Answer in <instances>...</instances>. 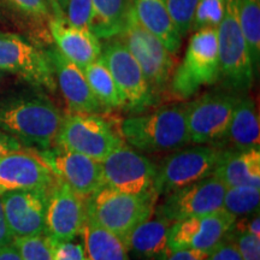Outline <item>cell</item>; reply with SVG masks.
<instances>
[{
  "label": "cell",
  "mask_w": 260,
  "mask_h": 260,
  "mask_svg": "<svg viewBox=\"0 0 260 260\" xmlns=\"http://www.w3.org/2000/svg\"><path fill=\"white\" fill-rule=\"evenodd\" d=\"M51 188L19 189L0 195L6 224L14 239L46 234V211Z\"/></svg>",
  "instance_id": "9a60e30c"
},
{
  "label": "cell",
  "mask_w": 260,
  "mask_h": 260,
  "mask_svg": "<svg viewBox=\"0 0 260 260\" xmlns=\"http://www.w3.org/2000/svg\"><path fill=\"white\" fill-rule=\"evenodd\" d=\"M52 243H53V260H88L83 245L74 242L73 240L70 241L52 240Z\"/></svg>",
  "instance_id": "d590c367"
},
{
  "label": "cell",
  "mask_w": 260,
  "mask_h": 260,
  "mask_svg": "<svg viewBox=\"0 0 260 260\" xmlns=\"http://www.w3.org/2000/svg\"><path fill=\"white\" fill-rule=\"evenodd\" d=\"M61 119L59 109L39 90L0 95V130L28 148H51Z\"/></svg>",
  "instance_id": "6da1fadb"
},
{
  "label": "cell",
  "mask_w": 260,
  "mask_h": 260,
  "mask_svg": "<svg viewBox=\"0 0 260 260\" xmlns=\"http://www.w3.org/2000/svg\"><path fill=\"white\" fill-rule=\"evenodd\" d=\"M237 11L256 77L260 65V0H237Z\"/></svg>",
  "instance_id": "83f0119b"
},
{
  "label": "cell",
  "mask_w": 260,
  "mask_h": 260,
  "mask_svg": "<svg viewBox=\"0 0 260 260\" xmlns=\"http://www.w3.org/2000/svg\"><path fill=\"white\" fill-rule=\"evenodd\" d=\"M175 27L184 38L190 31L198 0H162Z\"/></svg>",
  "instance_id": "d6a6232c"
},
{
  "label": "cell",
  "mask_w": 260,
  "mask_h": 260,
  "mask_svg": "<svg viewBox=\"0 0 260 260\" xmlns=\"http://www.w3.org/2000/svg\"><path fill=\"white\" fill-rule=\"evenodd\" d=\"M14 242V237L10 233L8 224H6L4 209H3V201L0 197V247L9 245V243Z\"/></svg>",
  "instance_id": "ab89813d"
},
{
  "label": "cell",
  "mask_w": 260,
  "mask_h": 260,
  "mask_svg": "<svg viewBox=\"0 0 260 260\" xmlns=\"http://www.w3.org/2000/svg\"><path fill=\"white\" fill-rule=\"evenodd\" d=\"M0 260H22L21 254L14 242L0 247Z\"/></svg>",
  "instance_id": "60d3db41"
},
{
  "label": "cell",
  "mask_w": 260,
  "mask_h": 260,
  "mask_svg": "<svg viewBox=\"0 0 260 260\" xmlns=\"http://www.w3.org/2000/svg\"><path fill=\"white\" fill-rule=\"evenodd\" d=\"M45 52L53 69L57 87H59L71 112L100 115L105 111L90 89L83 69L65 58L57 47Z\"/></svg>",
  "instance_id": "d6986e66"
},
{
  "label": "cell",
  "mask_w": 260,
  "mask_h": 260,
  "mask_svg": "<svg viewBox=\"0 0 260 260\" xmlns=\"http://www.w3.org/2000/svg\"><path fill=\"white\" fill-rule=\"evenodd\" d=\"M83 73L98 102L105 110L122 109V98L111 73L102 58L83 68Z\"/></svg>",
  "instance_id": "4316f807"
},
{
  "label": "cell",
  "mask_w": 260,
  "mask_h": 260,
  "mask_svg": "<svg viewBox=\"0 0 260 260\" xmlns=\"http://www.w3.org/2000/svg\"><path fill=\"white\" fill-rule=\"evenodd\" d=\"M132 12L139 24L157 38L170 53L176 54L180 51L183 38L162 0H132Z\"/></svg>",
  "instance_id": "cb8c5ba5"
},
{
  "label": "cell",
  "mask_w": 260,
  "mask_h": 260,
  "mask_svg": "<svg viewBox=\"0 0 260 260\" xmlns=\"http://www.w3.org/2000/svg\"><path fill=\"white\" fill-rule=\"evenodd\" d=\"M86 222V199L57 177L51 188L46 211V235L54 241L79 236Z\"/></svg>",
  "instance_id": "2e32d148"
},
{
  "label": "cell",
  "mask_w": 260,
  "mask_h": 260,
  "mask_svg": "<svg viewBox=\"0 0 260 260\" xmlns=\"http://www.w3.org/2000/svg\"><path fill=\"white\" fill-rule=\"evenodd\" d=\"M260 188L256 187H229L223 199V209L235 218L248 216L259 211Z\"/></svg>",
  "instance_id": "f1b7e54d"
},
{
  "label": "cell",
  "mask_w": 260,
  "mask_h": 260,
  "mask_svg": "<svg viewBox=\"0 0 260 260\" xmlns=\"http://www.w3.org/2000/svg\"><path fill=\"white\" fill-rule=\"evenodd\" d=\"M8 74V73H5V71H2L0 70V86H2V83H3V81H4V79H5V75Z\"/></svg>",
  "instance_id": "7bdbcfd3"
},
{
  "label": "cell",
  "mask_w": 260,
  "mask_h": 260,
  "mask_svg": "<svg viewBox=\"0 0 260 260\" xmlns=\"http://www.w3.org/2000/svg\"><path fill=\"white\" fill-rule=\"evenodd\" d=\"M48 28L60 53L81 69L95 61L102 54L99 38L89 29L73 27L56 17L50 19Z\"/></svg>",
  "instance_id": "ffe728a7"
},
{
  "label": "cell",
  "mask_w": 260,
  "mask_h": 260,
  "mask_svg": "<svg viewBox=\"0 0 260 260\" xmlns=\"http://www.w3.org/2000/svg\"><path fill=\"white\" fill-rule=\"evenodd\" d=\"M93 22L90 30L99 39L118 37L128 21L132 0H92Z\"/></svg>",
  "instance_id": "484cf974"
},
{
  "label": "cell",
  "mask_w": 260,
  "mask_h": 260,
  "mask_svg": "<svg viewBox=\"0 0 260 260\" xmlns=\"http://www.w3.org/2000/svg\"><path fill=\"white\" fill-rule=\"evenodd\" d=\"M111 73L122 98V109L139 113L157 104L141 68L122 40H111L102 47L100 54Z\"/></svg>",
  "instance_id": "52a82bcc"
},
{
  "label": "cell",
  "mask_w": 260,
  "mask_h": 260,
  "mask_svg": "<svg viewBox=\"0 0 260 260\" xmlns=\"http://www.w3.org/2000/svg\"><path fill=\"white\" fill-rule=\"evenodd\" d=\"M57 176L30 148L0 157V195L9 191L52 187Z\"/></svg>",
  "instance_id": "ac0fdd59"
},
{
  "label": "cell",
  "mask_w": 260,
  "mask_h": 260,
  "mask_svg": "<svg viewBox=\"0 0 260 260\" xmlns=\"http://www.w3.org/2000/svg\"><path fill=\"white\" fill-rule=\"evenodd\" d=\"M39 154L57 177L84 199L104 187L102 161L59 146L39 151Z\"/></svg>",
  "instance_id": "e0dca14e"
},
{
  "label": "cell",
  "mask_w": 260,
  "mask_h": 260,
  "mask_svg": "<svg viewBox=\"0 0 260 260\" xmlns=\"http://www.w3.org/2000/svg\"><path fill=\"white\" fill-rule=\"evenodd\" d=\"M123 139L146 153L177 151L189 141L187 103L159 107L146 115L132 116L121 124Z\"/></svg>",
  "instance_id": "7a4b0ae2"
},
{
  "label": "cell",
  "mask_w": 260,
  "mask_h": 260,
  "mask_svg": "<svg viewBox=\"0 0 260 260\" xmlns=\"http://www.w3.org/2000/svg\"><path fill=\"white\" fill-rule=\"evenodd\" d=\"M24 149H28V147H25L21 141L0 130V157L12 153V152L24 151Z\"/></svg>",
  "instance_id": "74e56055"
},
{
  "label": "cell",
  "mask_w": 260,
  "mask_h": 260,
  "mask_svg": "<svg viewBox=\"0 0 260 260\" xmlns=\"http://www.w3.org/2000/svg\"><path fill=\"white\" fill-rule=\"evenodd\" d=\"M217 29L219 81L223 89L245 94L255 80L254 70L237 11V0H225L222 21Z\"/></svg>",
  "instance_id": "277c9868"
},
{
  "label": "cell",
  "mask_w": 260,
  "mask_h": 260,
  "mask_svg": "<svg viewBox=\"0 0 260 260\" xmlns=\"http://www.w3.org/2000/svg\"><path fill=\"white\" fill-rule=\"evenodd\" d=\"M52 17L59 18L73 27L90 30L93 22L92 0H61Z\"/></svg>",
  "instance_id": "f546056e"
},
{
  "label": "cell",
  "mask_w": 260,
  "mask_h": 260,
  "mask_svg": "<svg viewBox=\"0 0 260 260\" xmlns=\"http://www.w3.org/2000/svg\"><path fill=\"white\" fill-rule=\"evenodd\" d=\"M171 225L170 220L155 209L153 214L139 224L123 243L138 260H164L170 253L169 236Z\"/></svg>",
  "instance_id": "44dd1931"
},
{
  "label": "cell",
  "mask_w": 260,
  "mask_h": 260,
  "mask_svg": "<svg viewBox=\"0 0 260 260\" xmlns=\"http://www.w3.org/2000/svg\"><path fill=\"white\" fill-rule=\"evenodd\" d=\"M225 0H198L190 30L217 28L223 18Z\"/></svg>",
  "instance_id": "1f68e13d"
},
{
  "label": "cell",
  "mask_w": 260,
  "mask_h": 260,
  "mask_svg": "<svg viewBox=\"0 0 260 260\" xmlns=\"http://www.w3.org/2000/svg\"><path fill=\"white\" fill-rule=\"evenodd\" d=\"M212 176L229 187L260 188V148L223 151Z\"/></svg>",
  "instance_id": "603a6c76"
},
{
  "label": "cell",
  "mask_w": 260,
  "mask_h": 260,
  "mask_svg": "<svg viewBox=\"0 0 260 260\" xmlns=\"http://www.w3.org/2000/svg\"><path fill=\"white\" fill-rule=\"evenodd\" d=\"M210 253L195 249H176L171 251L164 260H207Z\"/></svg>",
  "instance_id": "f35d334b"
},
{
  "label": "cell",
  "mask_w": 260,
  "mask_h": 260,
  "mask_svg": "<svg viewBox=\"0 0 260 260\" xmlns=\"http://www.w3.org/2000/svg\"><path fill=\"white\" fill-rule=\"evenodd\" d=\"M102 174L104 187L136 195L155 193L157 165L125 142L102 161Z\"/></svg>",
  "instance_id": "7c38bea8"
},
{
  "label": "cell",
  "mask_w": 260,
  "mask_h": 260,
  "mask_svg": "<svg viewBox=\"0 0 260 260\" xmlns=\"http://www.w3.org/2000/svg\"><path fill=\"white\" fill-rule=\"evenodd\" d=\"M22 14L37 18L50 17L51 10L46 0H4Z\"/></svg>",
  "instance_id": "e575fe53"
},
{
  "label": "cell",
  "mask_w": 260,
  "mask_h": 260,
  "mask_svg": "<svg viewBox=\"0 0 260 260\" xmlns=\"http://www.w3.org/2000/svg\"><path fill=\"white\" fill-rule=\"evenodd\" d=\"M0 70L39 89L54 93L57 82L46 52L16 34L0 31Z\"/></svg>",
  "instance_id": "8fae6325"
},
{
  "label": "cell",
  "mask_w": 260,
  "mask_h": 260,
  "mask_svg": "<svg viewBox=\"0 0 260 260\" xmlns=\"http://www.w3.org/2000/svg\"><path fill=\"white\" fill-rule=\"evenodd\" d=\"M207 260H243L239 249L229 237L210 252Z\"/></svg>",
  "instance_id": "8d00e7d4"
},
{
  "label": "cell",
  "mask_w": 260,
  "mask_h": 260,
  "mask_svg": "<svg viewBox=\"0 0 260 260\" xmlns=\"http://www.w3.org/2000/svg\"><path fill=\"white\" fill-rule=\"evenodd\" d=\"M219 81L218 39L216 28H205L194 31L188 44L186 54L174 70L170 88L182 99H188L203 87Z\"/></svg>",
  "instance_id": "5b68a950"
},
{
  "label": "cell",
  "mask_w": 260,
  "mask_h": 260,
  "mask_svg": "<svg viewBox=\"0 0 260 260\" xmlns=\"http://www.w3.org/2000/svg\"><path fill=\"white\" fill-rule=\"evenodd\" d=\"M260 126L259 115L254 100L245 94H240L232 121L222 141L217 148L223 151H246L259 148Z\"/></svg>",
  "instance_id": "7402d4cb"
},
{
  "label": "cell",
  "mask_w": 260,
  "mask_h": 260,
  "mask_svg": "<svg viewBox=\"0 0 260 260\" xmlns=\"http://www.w3.org/2000/svg\"><path fill=\"white\" fill-rule=\"evenodd\" d=\"M226 187L211 176L164 195L157 211L171 223L190 217L203 216L223 209Z\"/></svg>",
  "instance_id": "5bb4252c"
},
{
  "label": "cell",
  "mask_w": 260,
  "mask_h": 260,
  "mask_svg": "<svg viewBox=\"0 0 260 260\" xmlns=\"http://www.w3.org/2000/svg\"><path fill=\"white\" fill-rule=\"evenodd\" d=\"M123 142L122 134L99 113L70 112L63 116L54 144L103 161Z\"/></svg>",
  "instance_id": "8992f818"
},
{
  "label": "cell",
  "mask_w": 260,
  "mask_h": 260,
  "mask_svg": "<svg viewBox=\"0 0 260 260\" xmlns=\"http://www.w3.org/2000/svg\"><path fill=\"white\" fill-rule=\"evenodd\" d=\"M239 95L226 89L214 90L187 103L190 144L217 147L229 128Z\"/></svg>",
  "instance_id": "9c48e42d"
},
{
  "label": "cell",
  "mask_w": 260,
  "mask_h": 260,
  "mask_svg": "<svg viewBox=\"0 0 260 260\" xmlns=\"http://www.w3.org/2000/svg\"><path fill=\"white\" fill-rule=\"evenodd\" d=\"M158 198L157 193L136 195L102 187L86 198V217L124 242L139 224L153 214Z\"/></svg>",
  "instance_id": "3957f363"
},
{
  "label": "cell",
  "mask_w": 260,
  "mask_h": 260,
  "mask_svg": "<svg viewBox=\"0 0 260 260\" xmlns=\"http://www.w3.org/2000/svg\"><path fill=\"white\" fill-rule=\"evenodd\" d=\"M222 149L209 145L182 147L157 165L154 191L158 197L204 180L213 174Z\"/></svg>",
  "instance_id": "ba28073f"
},
{
  "label": "cell",
  "mask_w": 260,
  "mask_h": 260,
  "mask_svg": "<svg viewBox=\"0 0 260 260\" xmlns=\"http://www.w3.org/2000/svg\"><path fill=\"white\" fill-rule=\"evenodd\" d=\"M235 220L233 214L220 209L209 214L174 222L169 236L170 252L176 249H195L210 253L226 239Z\"/></svg>",
  "instance_id": "4fadbf2b"
},
{
  "label": "cell",
  "mask_w": 260,
  "mask_h": 260,
  "mask_svg": "<svg viewBox=\"0 0 260 260\" xmlns=\"http://www.w3.org/2000/svg\"><path fill=\"white\" fill-rule=\"evenodd\" d=\"M80 235L88 260H130L122 240L87 217Z\"/></svg>",
  "instance_id": "d4e9b609"
},
{
  "label": "cell",
  "mask_w": 260,
  "mask_h": 260,
  "mask_svg": "<svg viewBox=\"0 0 260 260\" xmlns=\"http://www.w3.org/2000/svg\"><path fill=\"white\" fill-rule=\"evenodd\" d=\"M228 237L235 243L243 260H260V236L232 229Z\"/></svg>",
  "instance_id": "836d02e7"
},
{
  "label": "cell",
  "mask_w": 260,
  "mask_h": 260,
  "mask_svg": "<svg viewBox=\"0 0 260 260\" xmlns=\"http://www.w3.org/2000/svg\"><path fill=\"white\" fill-rule=\"evenodd\" d=\"M14 243L22 260H53V243L46 234L17 237Z\"/></svg>",
  "instance_id": "4dcf8cb0"
},
{
  "label": "cell",
  "mask_w": 260,
  "mask_h": 260,
  "mask_svg": "<svg viewBox=\"0 0 260 260\" xmlns=\"http://www.w3.org/2000/svg\"><path fill=\"white\" fill-rule=\"evenodd\" d=\"M48 6H50V10H51V14L53 15L54 12L57 11L58 9V5H59V3L61 2V0H46Z\"/></svg>",
  "instance_id": "b9f144b4"
},
{
  "label": "cell",
  "mask_w": 260,
  "mask_h": 260,
  "mask_svg": "<svg viewBox=\"0 0 260 260\" xmlns=\"http://www.w3.org/2000/svg\"><path fill=\"white\" fill-rule=\"evenodd\" d=\"M119 35L158 98L171 81L175 70V54L170 53L157 38L139 24L132 10L125 27Z\"/></svg>",
  "instance_id": "30bf717a"
}]
</instances>
